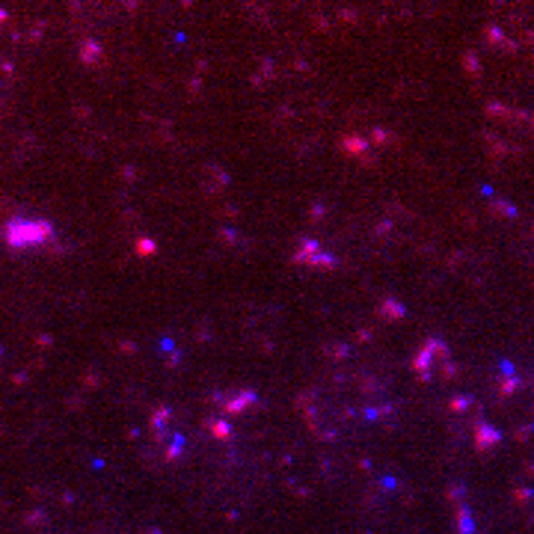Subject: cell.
Listing matches in <instances>:
<instances>
[{
    "instance_id": "obj_1",
    "label": "cell",
    "mask_w": 534,
    "mask_h": 534,
    "mask_svg": "<svg viewBox=\"0 0 534 534\" xmlns=\"http://www.w3.org/2000/svg\"><path fill=\"white\" fill-rule=\"evenodd\" d=\"M30 226H33V223H12V240H15V243H21V240L27 243V240H33V237L45 235V226H42V229H36V232H33Z\"/></svg>"
}]
</instances>
